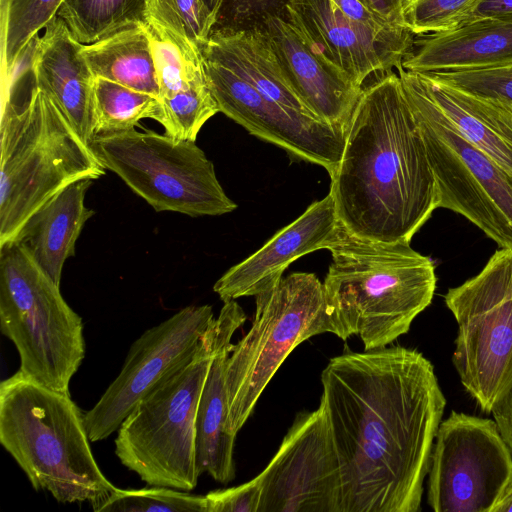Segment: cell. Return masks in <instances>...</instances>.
<instances>
[{"label":"cell","mask_w":512,"mask_h":512,"mask_svg":"<svg viewBox=\"0 0 512 512\" xmlns=\"http://www.w3.org/2000/svg\"><path fill=\"white\" fill-rule=\"evenodd\" d=\"M323 404L340 461L342 512H417L446 406L431 362L402 346L331 358Z\"/></svg>","instance_id":"obj_1"},{"label":"cell","mask_w":512,"mask_h":512,"mask_svg":"<svg viewBox=\"0 0 512 512\" xmlns=\"http://www.w3.org/2000/svg\"><path fill=\"white\" fill-rule=\"evenodd\" d=\"M330 178L338 221L361 240L410 243L437 209L434 173L398 73L363 88Z\"/></svg>","instance_id":"obj_2"},{"label":"cell","mask_w":512,"mask_h":512,"mask_svg":"<svg viewBox=\"0 0 512 512\" xmlns=\"http://www.w3.org/2000/svg\"><path fill=\"white\" fill-rule=\"evenodd\" d=\"M329 251L323 286L333 334L340 339L357 335L364 350L386 347L431 304L434 262L410 243L369 242L344 230Z\"/></svg>","instance_id":"obj_3"},{"label":"cell","mask_w":512,"mask_h":512,"mask_svg":"<svg viewBox=\"0 0 512 512\" xmlns=\"http://www.w3.org/2000/svg\"><path fill=\"white\" fill-rule=\"evenodd\" d=\"M84 414L70 394L50 389L20 370L0 384V443L35 490L60 503L89 501L117 487L91 451Z\"/></svg>","instance_id":"obj_4"},{"label":"cell","mask_w":512,"mask_h":512,"mask_svg":"<svg viewBox=\"0 0 512 512\" xmlns=\"http://www.w3.org/2000/svg\"><path fill=\"white\" fill-rule=\"evenodd\" d=\"M106 168L52 98L32 83L25 99H2L0 122V246L67 186L96 180Z\"/></svg>","instance_id":"obj_5"},{"label":"cell","mask_w":512,"mask_h":512,"mask_svg":"<svg viewBox=\"0 0 512 512\" xmlns=\"http://www.w3.org/2000/svg\"><path fill=\"white\" fill-rule=\"evenodd\" d=\"M214 321L195 350L138 401L117 430V458L148 485L187 492L197 485L196 416L214 351Z\"/></svg>","instance_id":"obj_6"},{"label":"cell","mask_w":512,"mask_h":512,"mask_svg":"<svg viewBox=\"0 0 512 512\" xmlns=\"http://www.w3.org/2000/svg\"><path fill=\"white\" fill-rule=\"evenodd\" d=\"M57 285L16 241L0 246V329L16 347L20 371L70 394L85 357L81 317Z\"/></svg>","instance_id":"obj_7"},{"label":"cell","mask_w":512,"mask_h":512,"mask_svg":"<svg viewBox=\"0 0 512 512\" xmlns=\"http://www.w3.org/2000/svg\"><path fill=\"white\" fill-rule=\"evenodd\" d=\"M255 297L252 325L226 365L228 426L236 435L288 355L313 336L334 333L324 286L314 273H291Z\"/></svg>","instance_id":"obj_8"},{"label":"cell","mask_w":512,"mask_h":512,"mask_svg":"<svg viewBox=\"0 0 512 512\" xmlns=\"http://www.w3.org/2000/svg\"><path fill=\"white\" fill-rule=\"evenodd\" d=\"M397 71L434 173L437 208L464 216L500 248L512 250V172L456 131L420 74Z\"/></svg>","instance_id":"obj_9"},{"label":"cell","mask_w":512,"mask_h":512,"mask_svg":"<svg viewBox=\"0 0 512 512\" xmlns=\"http://www.w3.org/2000/svg\"><path fill=\"white\" fill-rule=\"evenodd\" d=\"M90 148L157 212L191 217L230 213L236 203L224 192L213 163L195 141L153 131L97 135Z\"/></svg>","instance_id":"obj_10"},{"label":"cell","mask_w":512,"mask_h":512,"mask_svg":"<svg viewBox=\"0 0 512 512\" xmlns=\"http://www.w3.org/2000/svg\"><path fill=\"white\" fill-rule=\"evenodd\" d=\"M458 333L452 361L462 385L490 413L512 384V250L500 248L476 276L444 296Z\"/></svg>","instance_id":"obj_11"},{"label":"cell","mask_w":512,"mask_h":512,"mask_svg":"<svg viewBox=\"0 0 512 512\" xmlns=\"http://www.w3.org/2000/svg\"><path fill=\"white\" fill-rule=\"evenodd\" d=\"M427 501L436 512H492L512 475V452L495 420L452 411L431 454Z\"/></svg>","instance_id":"obj_12"},{"label":"cell","mask_w":512,"mask_h":512,"mask_svg":"<svg viewBox=\"0 0 512 512\" xmlns=\"http://www.w3.org/2000/svg\"><path fill=\"white\" fill-rule=\"evenodd\" d=\"M257 477L258 512H342L340 461L322 403L295 417Z\"/></svg>","instance_id":"obj_13"},{"label":"cell","mask_w":512,"mask_h":512,"mask_svg":"<svg viewBox=\"0 0 512 512\" xmlns=\"http://www.w3.org/2000/svg\"><path fill=\"white\" fill-rule=\"evenodd\" d=\"M214 319L210 305H190L136 339L118 376L84 414L90 441L117 431L138 401L195 350Z\"/></svg>","instance_id":"obj_14"},{"label":"cell","mask_w":512,"mask_h":512,"mask_svg":"<svg viewBox=\"0 0 512 512\" xmlns=\"http://www.w3.org/2000/svg\"><path fill=\"white\" fill-rule=\"evenodd\" d=\"M209 88L219 112L292 158L322 166L331 175L345 134L317 117L297 114L265 96L225 65L202 55Z\"/></svg>","instance_id":"obj_15"},{"label":"cell","mask_w":512,"mask_h":512,"mask_svg":"<svg viewBox=\"0 0 512 512\" xmlns=\"http://www.w3.org/2000/svg\"><path fill=\"white\" fill-rule=\"evenodd\" d=\"M281 14L308 46L356 84L402 67L414 42L384 39L349 20L332 0H287Z\"/></svg>","instance_id":"obj_16"},{"label":"cell","mask_w":512,"mask_h":512,"mask_svg":"<svg viewBox=\"0 0 512 512\" xmlns=\"http://www.w3.org/2000/svg\"><path fill=\"white\" fill-rule=\"evenodd\" d=\"M344 229L330 194L313 202L297 219L279 230L259 250L228 269L213 290L223 302L257 296L272 289L285 269L303 255L330 249Z\"/></svg>","instance_id":"obj_17"},{"label":"cell","mask_w":512,"mask_h":512,"mask_svg":"<svg viewBox=\"0 0 512 512\" xmlns=\"http://www.w3.org/2000/svg\"><path fill=\"white\" fill-rule=\"evenodd\" d=\"M258 25L266 32L291 85L306 106L346 134L363 87L317 55L281 13L268 15Z\"/></svg>","instance_id":"obj_18"},{"label":"cell","mask_w":512,"mask_h":512,"mask_svg":"<svg viewBox=\"0 0 512 512\" xmlns=\"http://www.w3.org/2000/svg\"><path fill=\"white\" fill-rule=\"evenodd\" d=\"M246 320L235 301L224 302L215 318L214 351L201 391L196 416V458L200 474L227 484L235 478L236 434L228 426L226 365L233 349L232 336Z\"/></svg>","instance_id":"obj_19"},{"label":"cell","mask_w":512,"mask_h":512,"mask_svg":"<svg viewBox=\"0 0 512 512\" xmlns=\"http://www.w3.org/2000/svg\"><path fill=\"white\" fill-rule=\"evenodd\" d=\"M82 44L58 16L37 36L31 51L33 83L48 94L85 143L94 138L93 75Z\"/></svg>","instance_id":"obj_20"},{"label":"cell","mask_w":512,"mask_h":512,"mask_svg":"<svg viewBox=\"0 0 512 512\" xmlns=\"http://www.w3.org/2000/svg\"><path fill=\"white\" fill-rule=\"evenodd\" d=\"M512 63V19L478 18L414 41L402 67L417 74L499 67Z\"/></svg>","instance_id":"obj_21"},{"label":"cell","mask_w":512,"mask_h":512,"mask_svg":"<svg viewBox=\"0 0 512 512\" xmlns=\"http://www.w3.org/2000/svg\"><path fill=\"white\" fill-rule=\"evenodd\" d=\"M93 180L72 183L39 208L23 225L16 241L60 286L65 261L75 254L81 231L95 211L85 206Z\"/></svg>","instance_id":"obj_22"},{"label":"cell","mask_w":512,"mask_h":512,"mask_svg":"<svg viewBox=\"0 0 512 512\" xmlns=\"http://www.w3.org/2000/svg\"><path fill=\"white\" fill-rule=\"evenodd\" d=\"M421 76L432 99L456 131L512 172V107Z\"/></svg>","instance_id":"obj_23"},{"label":"cell","mask_w":512,"mask_h":512,"mask_svg":"<svg viewBox=\"0 0 512 512\" xmlns=\"http://www.w3.org/2000/svg\"><path fill=\"white\" fill-rule=\"evenodd\" d=\"M93 75L159 98V85L149 32L136 26L103 40L82 44Z\"/></svg>","instance_id":"obj_24"},{"label":"cell","mask_w":512,"mask_h":512,"mask_svg":"<svg viewBox=\"0 0 512 512\" xmlns=\"http://www.w3.org/2000/svg\"><path fill=\"white\" fill-rule=\"evenodd\" d=\"M148 0H64L57 16L81 44H91L136 26H146Z\"/></svg>","instance_id":"obj_25"},{"label":"cell","mask_w":512,"mask_h":512,"mask_svg":"<svg viewBox=\"0 0 512 512\" xmlns=\"http://www.w3.org/2000/svg\"><path fill=\"white\" fill-rule=\"evenodd\" d=\"M64 0H0L3 95L11 90L15 69L41 29L57 16Z\"/></svg>","instance_id":"obj_26"},{"label":"cell","mask_w":512,"mask_h":512,"mask_svg":"<svg viewBox=\"0 0 512 512\" xmlns=\"http://www.w3.org/2000/svg\"><path fill=\"white\" fill-rule=\"evenodd\" d=\"M159 113L157 97L104 78H95L94 137L135 129L144 118L157 121Z\"/></svg>","instance_id":"obj_27"},{"label":"cell","mask_w":512,"mask_h":512,"mask_svg":"<svg viewBox=\"0 0 512 512\" xmlns=\"http://www.w3.org/2000/svg\"><path fill=\"white\" fill-rule=\"evenodd\" d=\"M148 24L173 38L201 47L216 25L204 0H148Z\"/></svg>","instance_id":"obj_28"},{"label":"cell","mask_w":512,"mask_h":512,"mask_svg":"<svg viewBox=\"0 0 512 512\" xmlns=\"http://www.w3.org/2000/svg\"><path fill=\"white\" fill-rule=\"evenodd\" d=\"M91 506L95 512H207L205 496L160 486L117 488Z\"/></svg>","instance_id":"obj_29"},{"label":"cell","mask_w":512,"mask_h":512,"mask_svg":"<svg viewBox=\"0 0 512 512\" xmlns=\"http://www.w3.org/2000/svg\"><path fill=\"white\" fill-rule=\"evenodd\" d=\"M482 0H402L405 23L414 35L437 33L467 22Z\"/></svg>","instance_id":"obj_30"},{"label":"cell","mask_w":512,"mask_h":512,"mask_svg":"<svg viewBox=\"0 0 512 512\" xmlns=\"http://www.w3.org/2000/svg\"><path fill=\"white\" fill-rule=\"evenodd\" d=\"M433 81L512 107V63L485 69L421 74Z\"/></svg>","instance_id":"obj_31"},{"label":"cell","mask_w":512,"mask_h":512,"mask_svg":"<svg viewBox=\"0 0 512 512\" xmlns=\"http://www.w3.org/2000/svg\"><path fill=\"white\" fill-rule=\"evenodd\" d=\"M286 2L287 0H225L214 29L258 25L268 15L281 13Z\"/></svg>","instance_id":"obj_32"},{"label":"cell","mask_w":512,"mask_h":512,"mask_svg":"<svg viewBox=\"0 0 512 512\" xmlns=\"http://www.w3.org/2000/svg\"><path fill=\"white\" fill-rule=\"evenodd\" d=\"M205 498L207 512H258L260 481L256 476L239 486L211 491Z\"/></svg>","instance_id":"obj_33"},{"label":"cell","mask_w":512,"mask_h":512,"mask_svg":"<svg viewBox=\"0 0 512 512\" xmlns=\"http://www.w3.org/2000/svg\"><path fill=\"white\" fill-rule=\"evenodd\" d=\"M491 413L512 452V384L495 401Z\"/></svg>","instance_id":"obj_34"},{"label":"cell","mask_w":512,"mask_h":512,"mask_svg":"<svg viewBox=\"0 0 512 512\" xmlns=\"http://www.w3.org/2000/svg\"><path fill=\"white\" fill-rule=\"evenodd\" d=\"M373 12L381 15L391 23L407 27L405 23L402 0H359ZM408 28V27H407Z\"/></svg>","instance_id":"obj_35"},{"label":"cell","mask_w":512,"mask_h":512,"mask_svg":"<svg viewBox=\"0 0 512 512\" xmlns=\"http://www.w3.org/2000/svg\"><path fill=\"white\" fill-rule=\"evenodd\" d=\"M486 17L512 19V0H482L468 21Z\"/></svg>","instance_id":"obj_36"},{"label":"cell","mask_w":512,"mask_h":512,"mask_svg":"<svg viewBox=\"0 0 512 512\" xmlns=\"http://www.w3.org/2000/svg\"><path fill=\"white\" fill-rule=\"evenodd\" d=\"M492 512H512V475L496 501Z\"/></svg>","instance_id":"obj_37"},{"label":"cell","mask_w":512,"mask_h":512,"mask_svg":"<svg viewBox=\"0 0 512 512\" xmlns=\"http://www.w3.org/2000/svg\"><path fill=\"white\" fill-rule=\"evenodd\" d=\"M224 1L225 0H204L205 4L209 8V10L216 17V21H217L218 14L222 8Z\"/></svg>","instance_id":"obj_38"}]
</instances>
